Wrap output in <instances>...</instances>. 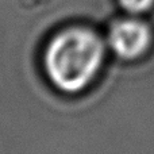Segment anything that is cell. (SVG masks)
I'll use <instances>...</instances> for the list:
<instances>
[{"label": "cell", "instance_id": "cell-1", "mask_svg": "<svg viewBox=\"0 0 154 154\" xmlns=\"http://www.w3.org/2000/svg\"><path fill=\"white\" fill-rule=\"evenodd\" d=\"M104 56L99 37L88 29H69L49 43L45 68L50 81L64 92L84 89L97 73Z\"/></svg>", "mask_w": 154, "mask_h": 154}, {"label": "cell", "instance_id": "cell-3", "mask_svg": "<svg viewBox=\"0 0 154 154\" xmlns=\"http://www.w3.org/2000/svg\"><path fill=\"white\" fill-rule=\"evenodd\" d=\"M120 5L131 14H141L153 5L154 0H119Z\"/></svg>", "mask_w": 154, "mask_h": 154}, {"label": "cell", "instance_id": "cell-2", "mask_svg": "<svg viewBox=\"0 0 154 154\" xmlns=\"http://www.w3.org/2000/svg\"><path fill=\"white\" fill-rule=\"evenodd\" d=\"M149 43L150 30L139 20H120L115 23L109 31V45L120 58H137L146 50Z\"/></svg>", "mask_w": 154, "mask_h": 154}]
</instances>
